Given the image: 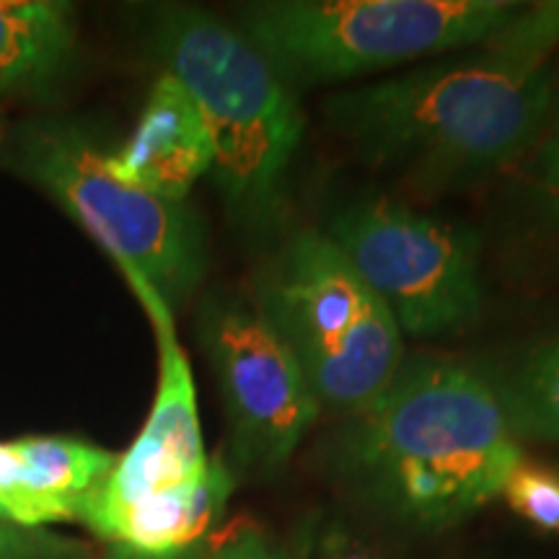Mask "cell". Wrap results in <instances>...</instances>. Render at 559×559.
Returning <instances> with one entry per match:
<instances>
[{
    "mask_svg": "<svg viewBox=\"0 0 559 559\" xmlns=\"http://www.w3.org/2000/svg\"><path fill=\"white\" fill-rule=\"evenodd\" d=\"M559 0L526 5L461 58L370 83L324 104L334 138L415 192H445L502 171L549 124Z\"/></svg>",
    "mask_w": 559,
    "mask_h": 559,
    "instance_id": "1",
    "label": "cell"
},
{
    "mask_svg": "<svg viewBox=\"0 0 559 559\" xmlns=\"http://www.w3.org/2000/svg\"><path fill=\"white\" fill-rule=\"evenodd\" d=\"M523 459L487 362L451 353L407 355L389 386L321 445L342 495L415 536L464 526L502 498Z\"/></svg>",
    "mask_w": 559,
    "mask_h": 559,
    "instance_id": "2",
    "label": "cell"
},
{
    "mask_svg": "<svg viewBox=\"0 0 559 559\" xmlns=\"http://www.w3.org/2000/svg\"><path fill=\"white\" fill-rule=\"evenodd\" d=\"M153 60L190 91L213 140V179L230 223L270 236L288 205L290 166L306 132L298 88L234 21L198 5H153Z\"/></svg>",
    "mask_w": 559,
    "mask_h": 559,
    "instance_id": "3",
    "label": "cell"
},
{
    "mask_svg": "<svg viewBox=\"0 0 559 559\" xmlns=\"http://www.w3.org/2000/svg\"><path fill=\"white\" fill-rule=\"evenodd\" d=\"M251 296L296 353L321 412L355 415L407 358L386 304L324 230L290 234L257 275Z\"/></svg>",
    "mask_w": 559,
    "mask_h": 559,
    "instance_id": "4",
    "label": "cell"
},
{
    "mask_svg": "<svg viewBox=\"0 0 559 559\" xmlns=\"http://www.w3.org/2000/svg\"><path fill=\"white\" fill-rule=\"evenodd\" d=\"M521 9L513 0H254L236 5L234 24L298 88L472 50Z\"/></svg>",
    "mask_w": 559,
    "mask_h": 559,
    "instance_id": "5",
    "label": "cell"
},
{
    "mask_svg": "<svg viewBox=\"0 0 559 559\" xmlns=\"http://www.w3.org/2000/svg\"><path fill=\"white\" fill-rule=\"evenodd\" d=\"M9 166L37 185L86 228L122 275H135L171 311L205 280L207 251L187 202L160 200L117 179L107 151L70 122H29L11 140Z\"/></svg>",
    "mask_w": 559,
    "mask_h": 559,
    "instance_id": "6",
    "label": "cell"
},
{
    "mask_svg": "<svg viewBox=\"0 0 559 559\" xmlns=\"http://www.w3.org/2000/svg\"><path fill=\"white\" fill-rule=\"evenodd\" d=\"M198 342L226 412L230 472L247 481L277 479L321 417L296 353L251 290L239 288L202 298Z\"/></svg>",
    "mask_w": 559,
    "mask_h": 559,
    "instance_id": "7",
    "label": "cell"
},
{
    "mask_svg": "<svg viewBox=\"0 0 559 559\" xmlns=\"http://www.w3.org/2000/svg\"><path fill=\"white\" fill-rule=\"evenodd\" d=\"M324 234L391 311L402 334L445 337L477 324V236L407 202L362 198L334 210Z\"/></svg>",
    "mask_w": 559,
    "mask_h": 559,
    "instance_id": "8",
    "label": "cell"
},
{
    "mask_svg": "<svg viewBox=\"0 0 559 559\" xmlns=\"http://www.w3.org/2000/svg\"><path fill=\"white\" fill-rule=\"evenodd\" d=\"M124 280L145 309L156 334L158 386L143 430L132 440L128 453L117 459V466L102 481V487L86 500L81 519L96 510L122 508L164 489L187 485L200 479L210 466L200 428L198 391H194L190 360L179 345L174 311L145 280L135 275Z\"/></svg>",
    "mask_w": 559,
    "mask_h": 559,
    "instance_id": "9",
    "label": "cell"
},
{
    "mask_svg": "<svg viewBox=\"0 0 559 559\" xmlns=\"http://www.w3.org/2000/svg\"><path fill=\"white\" fill-rule=\"evenodd\" d=\"M236 481L226 456L215 453L200 479L86 513L81 523L107 544L111 559H200L215 539Z\"/></svg>",
    "mask_w": 559,
    "mask_h": 559,
    "instance_id": "10",
    "label": "cell"
},
{
    "mask_svg": "<svg viewBox=\"0 0 559 559\" xmlns=\"http://www.w3.org/2000/svg\"><path fill=\"white\" fill-rule=\"evenodd\" d=\"M117 459L102 445L68 436L0 440V508L5 521L24 528L79 521Z\"/></svg>",
    "mask_w": 559,
    "mask_h": 559,
    "instance_id": "11",
    "label": "cell"
},
{
    "mask_svg": "<svg viewBox=\"0 0 559 559\" xmlns=\"http://www.w3.org/2000/svg\"><path fill=\"white\" fill-rule=\"evenodd\" d=\"M107 166L117 179L171 202H185L192 187L213 171L205 120L174 75H158L130 138L117 151H107Z\"/></svg>",
    "mask_w": 559,
    "mask_h": 559,
    "instance_id": "12",
    "label": "cell"
},
{
    "mask_svg": "<svg viewBox=\"0 0 559 559\" xmlns=\"http://www.w3.org/2000/svg\"><path fill=\"white\" fill-rule=\"evenodd\" d=\"M79 47L75 11L60 0H0V96H41Z\"/></svg>",
    "mask_w": 559,
    "mask_h": 559,
    "instance_id": "13",
    "label": "cell"
},
{
    "mask_svg": "<svg viewBox=\"0 0 559 559\" xmlns=\"http://www.w3.org/2000/svg\"><path fill=\"white\" fill-rule=\"evenodd\" d=\"M487 368L513 436L559 443V330Z\"/></svg>",
    "mask_w": 559,
    "mask_h": 559,
    "instance_id": "14",
    "label": "cell"
},
{
    "mask_svg": "<svg viewBox=\"0 0 559 559\" xmlns=\"http://www.w3.org/2000/svg\"><path fill=\"white\" fill-rule=\"evenodd\" d=\"M288 547L293 559H391L379 542L337 513L309 515Z\"/></svg>",
    "mask_w": 559,
    "mask_h": 559,
    "instance_id": "15",
    "label": "cell"
},
{
    "mask_svg": "<svg viewBox=\"0 0 559 559\" xmlns=\"http://www.w3.org/2000/svg\"><path fill=\"white\" fill-rule=\"evenodd\" d=\"M502 498L528 526L559 534V472L523 459L502 487Z\"/></svg>",
    "mask_w": 559,
    "mask_h": 559,
    "instance_id": "16",
    "label": "cell"
},
{
    "mask_svg": "<svg viewBox=\"0 0 559 559\" xmlns=\"http://www.w3.org/2000/svg\"><path fill=\"white\" fill-rule=\"evenodd\" d=\"M0 559H94L86 544L45 528L0 521Z\"/></svg>",
    "mask_w": 559,
    "mask_h": 559,
    "instance_id": "17",
    "label": "cell"
},
{
    "mask_svg": "<svg viewBox=\"0 0 559 559\" xmlns=\"http://www.w3.org/2000/svg\"><path fill=\"white\" fill-rule=\"evenodd\" d=\"M200 559H293L288 544L277 542L257 523H239L234 531L213 539Z\"/></svg>",
    "mask_w": 559,
    "mask_h": 559,
    "instance_id": "18",
    "label": "cell"
},
{
    "mask_svg": "<svg viewBox=\"0 0 559 559\" xmlns=\"http://www.w3.org/2000/svg\"><path fill=\"white\" fill-rule=\"evenodd\" d=\"M534 192L544 221L559 234V132L555 130L536 145Z\"/></svg>",
    "mask_w": 559,
    "mask_h": 559,
    "instance_id": "19",
    "label": "cell"
},
{
    "mask_svg": "<svg viewBox=\"0 0 559 559\" xmlns=\"http://www.w3.org/2000/svg\"><path fill=\"white\" fill-rule=\"evenodd\" d=\"M549 124H551V130L559 132V73H557V83H555V99H551Z\"/></svg>",
    "mask_w": 559,
    "mask_h": 559,
    "instance_id": "20",
    "label": "cell"
},
{
    "mask_svg": "<svg viewBox=\"0 0 559 559\" xmlns=\"http://www.w3.org/2000/svg\"><path fill=\"white\" fill-rule=\"evenodd\" d=\"M3 138H5V124H3V111H0V145H3Z\"/></svg>",
    "mask_w": 559,
    "mask_h": 559,
    "instance_id": "21",
    "label": "cell"
},
{
    "mask_svg": "<svg viewBox=\"0 0 559 559\" xmlns=\"http://www.w3.org/2000/svg\"><path fill=\"white\" fill-rule=\"evenodd\" d=\"M0 521H5V515H3V508H0Z\"/></svg>",
    "mask_w": 559,
    "mask_h": 559,
    "instance_id": "22",
    "label": "cell"
}]
</instances>
